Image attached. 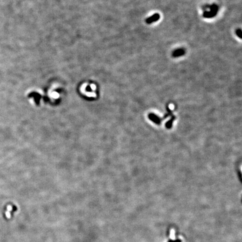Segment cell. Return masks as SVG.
<instances>
[{"instance_id":"cell-1","label":"cell","mask_w":242,"mask_h":242,"mask_svg":"<svg viewBox=\"0 0 242 242\" xmlns=\"http://www.w3.org/2000/svg\"><path fill=\"white\" fill-rule=\"evenodd\" d=\"M210 11H206L203 14V16L205 17L206 18H209V17H212L214 16H215L217 14V12L218 11V7L216 5H212L210 7Z\"/></svg>"},{"instance_id":"cell-6","label":"cell","mask_w":242,"mask_h":242,"mask_svg":"<svg viewBox=\"0 0 242 242\" xmlns=\"http://www.w3.org/2000/svg\"><path fill=\"white\" fill-rule=\"evenodd\" d=\"M169 242H172V241H169Z\"/></svg>"},{"instance_id":"cell-2","label":"cell","mask_w":242,"mask_h":242,"mask_svg":"<svg viewBox=\"0 0 242 242\" xmlns=\"http://www.w3.org/2000/svg\"><path fill=\"white\" fill-rule=\"evenodd\" d=\"M160 19V15L159 14H154L151 16H150V17L147 18L146 20V22L147 24H151L152 23L155 22V21H157L159 20Z\"/></svg>"},{"instance_id":"cell-3","label":"cell","mask_w":242,"mask_h":242,"mask_svg":"<svg viewBox=\"0 0 242 242\" xmlns=\"http://www.w3.org/2000/svg\"><path fill=\"white\" fill-rule=\"evenodd\" d=\"M185 54V50L182 48L177 49V50H174L173 52V57H181L182 56H183Z\"/></svg>"},{"instance_id":"cell-4","label":"cell","mask_w":242,"mask_h":242,"mask_svg":"<svg viewBox=\"0 0 242 242\" xmlns=\"http://www.w3.org/2000/svg\"><path fill=\"white\" fill-rule=\"evenodd\" d=\"M236 35H238V37H239L240 38H242V30L241 29H238V30H236Z\"/></svg>"},{"instance_id":"cell-5","label":"cell","mask_w":242,"mask_h":242,"mask_svg":"<svg viewBox=\"0 0 242 242\" xmlns=\"http://www.w3.org/2000/svg\"><path fill=\"white\" fill-rule=\"evenodd\" d=\"M172 242H181L179 240H176L175 241H172Z\"/></svg>"}]
</instances>
